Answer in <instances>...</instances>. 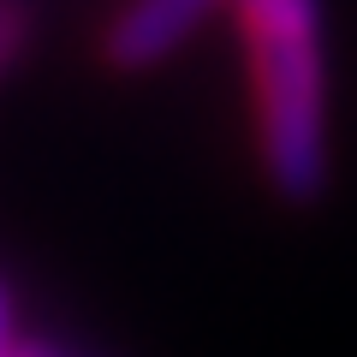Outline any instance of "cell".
Here are the masks:
<instances>
[{
  "mask_svg": "<svg viewBox=\"0 0 357 357\" xmlns=\"http://www.w3.org/2000/svg\"><path fill=\"white\" fill-rule=\"evenodd\" d=\"M24 30H30L24 6H18V0H0V72L18 60V48H24Z\"/></svg>",
  "mask_w": 357,
  "mask_h": 357,
  "instance_id": "cell-3",
  "label": "cell"
},
{
  "mask_svg": "<svg viewBox=\"0 0 357 357\" xmlns=\"http://www.w3.org/2000/svg\"><path fill=\"white\" fill-rule=\"evenodd\" d=\"M215 0H126L119 18L107 24L102 54L119 72H143V66H161L167 54H178V42L203 24V13Z\"/></svg>",
  "mask_w": 357,
  "mask_h": 357,
  "instance_id": "cell-2",
  "label": "cell"
},
{
  "mask_svg": "<svg viewBox=\"0 0 357 357\" xmlns=\"http://www.w3.org/2000/svg\"><path fill=\"white\" fill-rule=\"evenodd\" d=\"M250 48L256 149L268 185L286 203H310L328 185V60L321 0H232Z\"/></svg>",
  "mask_w": 357,
  "mask_h": 357,
  "instance_id": "cell-1",
  "label": "cell"
}]
</instances>
